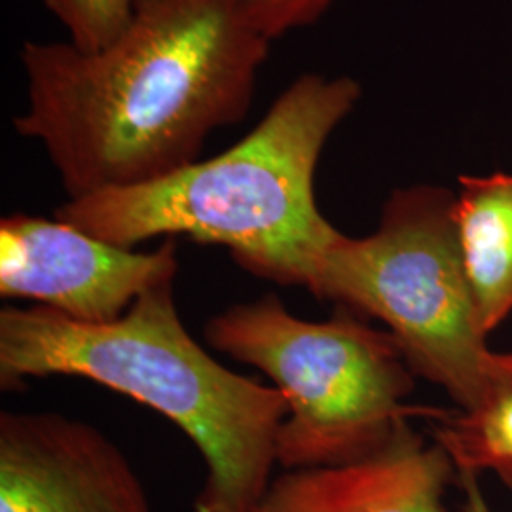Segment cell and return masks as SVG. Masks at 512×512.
Returning <instances> with one entry per match:
<instances>
[{"mask_svg": "<svg viewBox=\"0 0 512 512\" xmlns=\"http://www.w3.org/2000/svg\"><path fill=\"white\" fill-rule=\"evenodd\" d=\"M458 476L439 442L412 427L359 463L283 471L258 512H450L444 495Z\"/></svg>", "mask_w": 512, "mask_h": 512, "instance_id": "cell-8", "label": "cell"}, {"mask_svg": "<svg viewBox=\"0 0 512 512\" xmlns=\"http://www.w3.org/2000/svg\"><path fill=\"white\" fill-rule=\"evenodd\" d=\"M501 376L482 403L471 410H440L431 421L433 439L456 465V471L476 475L494 471L512 494V370Z\"/></svg>", "mask_w": 512, "mask_h": 512, "instance_id": "cell-10", "label": "cell"}, {"mask_svg": "<svg viewBox=\"0 0 512 512\" xmlns=\"http://www.w3.org/2000/svg\"><path fill=\"white\" fill-rule=\"evenodd\" d=\"M454 200L431 184L395 190L374 234H342L330 245L308 291L380 319L412 372L471 410L492 391L501 363L476 319Z\"/></svg>", "mask_w": 512, "mask_h": 512, "instance_id": "cell-5", "label": "cell"}, {"mask_svg": "<svg viewBox=\"0 0 512 512\" xmlns=\"http://www.w3.org/2000/svg\"><path fill=\"white\" fill-rule=\"evenodd\" d=\"M501 361H503V365L512 370V351L511 353H501Z\"/></svg>", "mask_w": 512, "mask_h": 512, "instance_id": "cell-14", "label": "cell"}, {"mask_svg": "<svg viewBox=\"0 0 512 512\" xmlns=\"http://www.w3.org/2000/svg\"><path fill=\"white\" fill-rule=\"evenodd\" d=\"M143 0H44L67 29L69 42L93 52L107 46L135 18Z\"/></svg>", "mask_w": 512, "mask_h": 512, "instance_id": "cell-11", "label": "cell"}, {"mask_svg": "<svg viewBox=\"0 0 512 512\" xmlns=\"http://www.w3.org/2000/svg\"><path fill=\"white\" fill-rule=\"evenodd\" d=\"M270 44L239 0H143L99 50L27 40L14 128L42 145L69 200L152 183L247 114Z\"/></svg>", "mask_w": 512, "mask_h": 512, "instance_id": "cell-1", "label": "cell"}, {"mask_svg": "<svg viewBox=\"0 0 512 512\" xmlns=\"http://www.w3.org/2000/svg\"><path fill=\"white\" fill-rule=\"evenodd\" d=\"M0 512H152V505L128 456L99 427L48 410H2Z\"/></svg>", "mask_w": 512, "mask_h": 512, "instance_id": "cell-7", "label": "cell"}, {"mask_svg": "<svg viewBox=\"0 0 512 512\" xmlns=\"http://www.w3.org/2000/svg\"><path fill=\"white\" fill-rule=\"evenodd\" d=\"M469 509H471V512H490L484 497L480 494V490H475V492L469 494Z\"/></svg>", "mask_w": 512, "mask_h": 512, "instance_id": "cell-13", "label": "cell"}, {"mask_svg": "<svg viewBox=\"0 0 512 512\" xmlns=\"http://www.w3.org/2000/svg\"><path fill=\"white\" fill-rule=\"evenodd\" d=\"M203 336L266 374L285 397L289 414L277 433L283 471L359 463L391 446L410 418L440 412L406 404L416 374L395 338L348 311L308 321L264 294L213 315Z\"/></svg>", "mask_w": 512, "mask_h": 512, "instance_id": "cell-4", "label": "cell"}, {"mask_svg": "<svg viewBox=\"0 0 512 512\" xmlns=\"http://www.w3.org/2000/svg\"><path fill=\"white\" fill-rule=\"evenodd\" d=\"M454 222L476 319L488 336L512 313V173L459 177Z\"/></svg>", "mask_w": 512, "mask_h": 512, "instance_id": "cell-9", "label": "cell"}, {"mask_svg": "<svg viewBox=\"0 0 512 512\" xmlns=\"http://www.w3.org/2000/svg\"><path fill=\"white\" fill-rule=\"evenodd\" d=\"M177 274L179 255L171 238L145 253L55 217L14 213L0 222V296L31 300L76 323H114L143 294Z\"/></svg>", "mask_w": 512, "mask_h": 512, "instance_id": "cell-6", "label": "cell"}, {"mask_svg": "<svg viewBox=\"0 0 512 512\" xmlns=\"http://www.w3.org/2000/svg\"><path fill=\"white\" fill-rule=\"evenodd\" d=\"M256 29L274 40L321 18L334 0H239Z\"/></svg>", "mask_w": 512, "mask_h": 512, "instance_id": "cell-12", "label": "cell"}, {"mask_svg": "<svg viewBox=\"0 0 512 512\" xmlns=\"http://www.w3.org/2000/svg\"><path fill=\"white\" fill-rule=\"evenodd\" d=\"M73 376L147 404L202 454L194 512H258L289 414L274 385L220 365L186 330L175 279L143 294L114 323L84 325L44 306L0 310V387Z\"/></svg>", "mask_w": 512, "mask_h": 512, "instance_id": "cell-3", "label": "cell"}, {"mask_svg": "<svg viewBox=\"0 0 512 512\" xmlns=\"http://www.w3.org/2000/svg\"><path fill=\"white\" fill-rule=\"evenodd\" d=\"M359 99L351 76L302 74L219 156L135 188L67 200L54 217L129 249L175 236L219 245L255 277L308 289L342 236L317 205L315 171Z\"/></svg>", "mask_w": 512, "mask_h": 512, "instance_id": "cell-2", "label": "cell"}]
</instances>
